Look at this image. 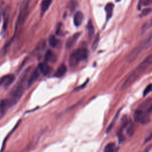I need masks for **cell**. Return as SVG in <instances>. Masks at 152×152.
<instances>
[{"mask_svg": "<svg viewBox=\"0 0 152 152\" xmlns=\"http://www.w3.org/2000/svg\"><path fill=\"white\" fill-rule=\"evenodd\" d=\"M142 4L145 6L152 5V0H143Z\"/></svg>", "mask_w": 152, "mask_h": 152, "instance_id": "484cf974", "label": "cell"}, {"mask_svg": "<svg viewBox=\"0 0 152 152\" xmlns=\"http://www.w3.org/2000/svg\"><path fill=\"white\" fill-rule=\"evenodd\" d=\"M119 111L118 112L117 114L115 115V116L113 118V120L112 121V122L110 123V124L109 125V126H108L107 128H106V133H109V132L112 130V129L113 128V126H114V125H115V121H116V119H117V118H118V115H119Z\"/></svg>", "mask_w": 152, "mask_h": 152, "instance_id": "7402d4cb", "label": "cell"}, {"mask_svg": "<svg viewBox=\"0 0 152 152\" xmlns=\"http://www.w3.org/2000/svg\"><path fill=\"white\" fill-rule=\"evenodd\" d=\"M84 15L81 11H77L74 16V24L76 27H78L81 25L83 20Z\"/></svg>", "mask_w": 152, "mask_h": 152, "instance_id": "8fae6325", "label": "cell"}, {"mask_svg": "<svg viewBox=\"0 0 152 152\" xmlns=\"http://www.w3.org/2000/svg\"><path fill=\"white\" fill-rule=\"evenodd\" d=\"M80 33H75V34L70 36L66 42V43H65L66 49H71L75 45V42H77L78 37H80Z\"/></svg>", "mask_w": 152, "mask_h": 152, "instance_id": "9c48e42d", "label": "cell"}, {"mask_svg": "<svg viewBox=\"0 0 152 152\" xmlns=\"http://www.w3.org/2000/svg\"><path fill=\"white\" fill-rule=\"evenodd\" d=\"M152 10L151 8H145L144 9L141 13V17H145V16H147V15H148V14H150Z\"/></svg>", "mask_w": 152, "mask_h": 152, "instance_id": "cb8c5ba5", "label": "cell"}, {"mask_svg": "<svg viewBox=\"0 0 152 152\" xmlns=\"http://www.w3.org/2000/svg\"><path fill=\"white\" fill-rule=\"evenodd\" d=\"M152 26V19L148 21L147 23H145L142 27L141 29V33L143 34L144 32H145L150 27Z\"/></svg>", "mask_w": 152, "mask_h": 152, "instance_id": "44dd1931", "label": "cell"}, {"mask_svg": "<svg viewBox=\"0 0 152 152\" xmlns=\"http://www.w3.org/2000/svg\"><path fill=\"white\" fill-rule=\"evenodd\" d=\"M66 66L64 64H61L58 68H57V69L56 70L55 74H54V76L56 78H61L62 76H64L65 75V74L66 72Z\"/></svg>", "mask_w": 152, "mask_h": 152, "instance_id": "30bf717a", "label": "cell"}, {"mask_svg": "<svg viewBox=\"0 0 152 152\" xmlns=\"http://www.w3.org/2000/svg\"><path fill=\"white\" fill-rule=\"evenodd\" d=\"M151 102H152V99H146L144 102H143L140 105V107L139 109H141V110H143L145 108H147V109L148 108V107L150 106V104H151Z\"/></svg>", "mask_w": 152, "mask_h": 152, "instance_id": "ffe728a7", "label": "cell"}, {"mask_svg": "<svg viewBox=\"0 0 152 152\" xmlns=\"http://www.w3.org/2000/svg\"><path fill=\"white\" fill-rule=\"evenodd\" d=\"M52 3V0H43L41 3L40 10H41V14H44L49 8L50 4Z\"/></svg>", "mask_w": 152, "mask_h": 152, "instance_id": "9a60e30c", "label": "cell"}, {"mask_svg": "<svg viewBox=\"0 0 152 152\" xmlns=\"http://www.w3.org/2000/svg\"><path fill=\"white\" fill-rule=\"evenodd\" d=\"M49 45L52 48H55L58 44V40L54 35H50L48 39Z\"/></svg>", "mask_w": 152, "mask_h": 152, "instance_id": "ac0fdd59", "label": "cell"}, {"mask_svg": "<svg viewBox=\"0 0 152 152\" xmlns=\"http://www.w3.org/2000/svg\"><path fill=\"white\" fill-rule=\"evenodd\" d=\"M113 8H114V5L112 3H108L106 4L104 8L106 11V20H108L112 17Z\"/></svg>", "mask_w": 152, "mask_h": 152, "instance_id": "4fadbf2b", "label": "cell"}, {"mask_svg": "<svg viewBox=\"0 0 152 152\" xmlns=\"http://www.w3.org/2000/svg\"><path fill=\"white\" fill-rule=\"evenodd\" d=\"M29 0H25L23 1L20 10V12L17 17L15 28L17 26H22L26 21L29 12Z\"/></svg>", "mask_w": 152, "mask_h": 152, "instance_id": "5b68a950", "label": "cell"}, {"mask_svg": "<svg viewBox=\"0 0 152 152\" xmlns=\"http://www.w3.org/2000/svg\"><path fill=\"white\" fill-rule=\"evenodd\" d=\"M134 119L136 122L142 124H146L150 121V117L147 112H144L143 110L137 109L134 113Z\"/></svg>", "mask_w": 152, "mask_h": 152, "instance_id": "8992f818", "label": "cell"}, {"mask_svg": "<svg viewBox=\"0 0 152 152\" xmlns=\"http://www.w3.org/2000/svg\"><path fill=\"white\" fill-rule=\"evenodd\" d=\"M99 39V37L97 36L96 38V39H95V40L94 41V43H93V45H92V49H93V50H94L96 49V48H97V45H98Z\"/></svg>", "mask_w": 152, "mask_h": 152, "instance_id": "d4e9b609", "label": "cell"}, {"mask_svg": "<svg viewBox=\"0 0 152 152\" xmlns=\"http://www.w3.org/2000/svg\"><path fill=\"white\" fill-rule=\"evenodd\" d=\"M152 91V84H149L143 91V96H146L148 93Z\"/></svg>", "mask_w": 152, "mask_h": 152, "instance_id": "603a6c76", "label": "cell"}, {"mask_svg": "<svg viewBox=\"0 0 152 152\" xmlns=\"http://www.w3.org/2000/svg\"><path fill=\"white\" fill-rule=\"evenodd\" d=\"M45 60L46 62H54L56 60V58L55 55L50 50H48L45 55Z\"/></svg>", "mask_w": 152, "mask_h": 152, "instance_id": "5bb4252c", "label": "cell"}, {"mask_svg": "<svg viewBox=\"0 0 152 152\" xmlns=\"http://www.w3.org/2000/svg\"><path fill=\"white\" fill-rule=\"evenodd\" d=\"M126 126V134H128V136L132 137L134 134L135 130L134 124L132 122H131L129 124H128Z\"/></svg>", "mask_w": 152, "mask_h": 152, "instance_id": "e0dca14e", "label": "cell"}, {"mask_svg": "<svg viewBox=\"0 0 152 152\" xmlns=\"http://www.w3.org/2000/svg\"><path fill=\"white\" fill-rule=\"evenodd\" d=\"M88 56V51L86 48H79L74 50L69 58V64L71 66H76L80 61L85 60Z\"/></svg>", "mask_w": 152, "mask_h": 152, "instance_id": "277c9868", "label": "cell"}, {"mask_svg": "<svg viewBox=\"0 0 152 152\" xmlns=\"http://www.w3.org/2000/svg\"><path fill=\"white\" fill-rule=\"evenodd\" d=\"M152 42V31L135 48H134L127 56V61L132 62L134 61L138 55L144 50H145Z\"/></svg>", "mask_w": 152, "mask_h": 152, "instance_id": "3957f363", "label": "cell"}, {"mask_svg": "<svg viewBox=\"0 0 152 152\" xmlns=\"http://www.w3.org/2000/svg\"><path fill=\"white\" fill-rule=\"evenodd\" d=\"M115 144L113 142L108 143L104 148L103 152H115Z\"/></svg>", "mask_w": 152, "mask_h": 152, "instance_id": "d6986e66", "label": "cell"}, {"mask_svg": "<svg viewBox=\"0 0 152 152\" xmlns=\"http://www.w3.org/2000/svg\"><path fill=\"white\" fill-rule=\"evenodd\" d=\"M30 73L31 67L27 68L22 74L18 81L10 91L9 97L7 99L8 107H10L15 104L22 97L25 90L26 83L27 85V81Z\"/></svg>", "mask_w": 152, "mask_h": 152, "instance_id": "6da1fadb", "label": "cell"}, {"mask_svg": "<svg viewBox=\"0 0 152 152\" xmlns=\"http://www.w3.org/2000/svg\"><path fill=\"white\" fill-rule=\"evenodd\" d=\"M87 30L88 35L90 39H91L94 33V28L91 20L90 19L87 23Z\"/></svg>", "mask_w": 152, "mask_h": 152, "instance_id": "2e32d148", "label": "cell"}, {"mask_svg": "<svg viewBox=\"0 0 152 152\" xmlns=\"http://www.w3.org/2000/svg\"><path fill=\"white\" fill-rule=\"evenodd\" d=\"M152 64V53L147 56L133 70L128 77L124 81L121 86L122 89L127 88L130 85H131L137 78L145 71L150 65Z\"/></svg>", "mask_w": 152, "mask_h": 152, "instance_id": "7a4b0ae2", "label": "cell"}, {"mask_svg": "<svg viewBox=\"0 0 152 152\" xmlns=\"http://www.w3.org/2000/svg\"><path fill=\"white\" fill-rule=\"evenodd\" d=\"M146 112H147L148 114L150 113H151V112H152V103H151V104H150V106L148 107V108L147 109Z\"/></svg>", "mask_w": 152, "mask_h": 152, "instance_id": "83f0119b", "label": "cell"}, {"mask_svg": "<svg viewBox=\"0 0 152 152\" xmlns=\"http://www.w3.org/2000/svg\"><path fill=\"white\" fill-rule=\"evenodd\" d=\"M15 76L13 74H7L0 78V86L8 87L14 80Z\"/></svg>", "mask_w": 152, "mask_h": 152, "instance_id": "ba28073f", "label": "cell"}, {"mask_svg": "<svg viewBox=\"0 0 152 152\" xmlns=\"http://www.w3.org/2000/svg\"><path fill=\"white\" fill-rule=\"evenodd\" d=\"M151 140H152V131H151V132L148 135V137L145 139V140H144V143H146V142H147L151 141Z\"/></svg>", "mask_w": 152, "mask_h": 152, "instance_id": "4316f807", "label": "cell"}, {"mask_svg": "<svg viewBox=\"0 0 152 152\" xmlns=\"http://www.w3.org/2000/svg\"><path fill=\"white\" fill-rule=\"evenodd\" d=\"M40 73L41 72H40V70H39L38 67L35 68L33 70V71L30 74V76H29L28 81H27V86L28 87L31 86L35 81H36L37 80V79L40 77Z\"/></svg>", "mask_w": 152, "mask_h": 152, "instance_id": "52a82bcc", "label": "cell"}, {"mask_svg": "<svg viewBox=\"0 0 152 152\" xmlns=\"http://www.w3.org/2000/svg\"><path fill=\"white\" fill-rule=\"evenodd\" d=\"M38 68L42 74H43L44 75H47L50 74L51 72V68L46 63H40Z\"/></svg>", "mask_w": 152, "mask_h": 152, "instance_id": "7c38bea8", "label": "cell"}]
</instances>
